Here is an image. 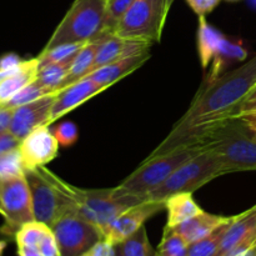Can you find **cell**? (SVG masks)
<instances>
[{"mask_svg":"<svg viewBox=\"0 0 256 256\" xmlns=\"http://www.w3.org/2000/svg\"><path fill=\"white\" fill-rule=\"evenodd\" d=\"M20 145V140L12 132H0V156L6 152L18 149Z\"/></svg>","mask_w":256,"mask_h":256,"instance_id":"38","label":"cell"},{"mask_svg":"<svg viewBox=\"0 0 256 256\" xmlns=\"http://www.w3.org/2000/svg\"><path fill=\"white\" fill-rule=\"evenodd\" d=\"M0 215H2V216L4 215V212H2V204H0Z\"/></svg>","mask_w":256,"mask_h":256,"instance_id":"45","label":"cell"},{"mask_svg":"<svg viewBox=\"0 0 256 256\" xmlns=\"http://www.w3.org/2000/svg\"><path fill=\"white\" fill-rule=\"evenodd\" d=\"M135 0H106L102 34H114L118 24Z\"/></svg>","mask_w":256,"mask_h":256,"instance_id":"29","label":"cell"},{"mask_svg":"<svg viewBox=\"0 0 256 256\" xmlns=\"http://www.w3.org/2000/svg\"><path fill=\"white\" fill-rule=\"evenodd\" d=\"M164 2V5H165V10L168 12V14H169V10L170 8H172V2H174V0H162Z\"/></svg>","mask_w":256,"mask_h":256,"instance_id":"43","label":"cell"},{"mask_svg":"<svg viewBox=\"0 0 256 256\" xmlns=\"http://www.w3.org/2000/svg\"><path fill=\"white\" fill-rule=\"evenodd\" d=\"M256 254V205L235 215L225 232L216 256H254Z\"/></svg>","mask_w":256,"mask_h":256,"instance_id":"11","label":"cell"},{"mask_svg":"<svg viewBox=\"0 0 256 256\" xmlns=\"http://www.w3.org/2000/svg\"><path fill=\"white\" fill-rule=\"evenodd\" d=\"M86 42H70V44L58 45V46L44 49L42 54L38 56L39 59V68L42 65L50 64V62H59L64 60L72 59L76 56L78 52Z\"/></svg>","mask_w":256,"mask_h":256,"instance_id":"30","label":"cell"},{"mask_svg":"<svg viewBox=\"0 0 256 256\" xmlns=\"http://www.w3.org/2000/svg\"><path fill=\"white\" fill-rule=\"evenodd\" d=\"M102 35L98 36V39L88 42L82 48V50L78 52L76 56L72 60V65H70L69 74H68L66 79L64 80V82H62V88H60L59 90L64 89V88L69 86V85L84 79V78H86L88 75L92 72V65H94L95 56H96V52L98 49H99ZM59 90H58V92H59Z\"/></svg>","mask_w":256,"mask_h":256,"instance_id":"21","label":"cell"},{"mask_svg":"<svg viewBox=\"0 0 256 256\" xmlns=\"http://www.w3.org/2000/svg\"><path fill=\"white\" fill-rule=\"evenodd\" d=\"M202 146L219 160L225 174L256 170V139L240 119H232L212 132Z\"/></svg>","mask_w":256,"mask_h":256,"instance_id":"2","label":"cell"},{"mask_svg":"<svg viewBox=\"0 0 256 256\" xmlns=\"http://www.w3.org/2000/svg\"><path fill=\"white\" fill-rule=\"evenodd\" d=\"M40 252L42 256H62L60 254L59 245H58L56 238H55L52 229H50L46 234L44 235V238L42 239V242L38 245Z\"/></svg>","mask_w":256,"mask_h":256,"instance_id":"35","label":"cell"},{"mask_svg":"<svg viewBox=\"0 0 256 256\" xmlns=\"http://www.w3.org/2000/svg\"><path fill=\"white\" fill-rule=\"evenodd\" d=\"M224 175L219 160L205 149L178 168L160 186L149 192L145 202H164L180 192H194L209 182Z\"/></svg>","mask_w":256,"mask_h":256,"instance_id":"6","label":"cell"},{"mask_svg":"<svg viewBox=\"0 0 256 256\" xmlns=\"http://www.w3.org/2000/svg\"><path fill=\"white\" fill-rule=\"evenodd\" d=\"M52 132H54V136L56 138L60 146L62 148L72 146L79 139V130H78V126L72 122H69V120L59 122V125L55 128Z\"/></svg>","mask_w":256,"mask_h":256,"instance_id":"33","label":"cell"},{"mask_svg":"<svg viewBox=\"0 0 256 256\" xmlns=\"http://www.w3.org/2000/svg\"><path fill=\"white\" fill-rule=\"evenodd\" d=\"M125 39L118 36L115 34H104L100 42L99 49L96 52L94 65H92V72L110 64L118 59H122V52H124Z\"/></svg>","mask_w":256,"mask_h":256,"instance_id":"24","label":"cell"},{"mask_svg":"<svg viewBox=\"0 0 256 256\" xmlns=\"http://www.w3.org/2000/svg\"><path fill=\"white\" fill-rule=\"evenodd\" d=\"M254 256H256V254H255V255H254Z\"/></svg>","mask_w":256,"mask_h":256,"instance_id":"49","label":"cell"},{"mask_svg":"<svg viewBox=\"0 0 256 256\" xmlns=\"http://www.w3.org/2000/svg\"><path fill=\"white\" fill-rule=\"evenodd\" d=\"M106 0H75L45 49L70 42H88L102 35Z\"/></svg>","mask_w":256,"mask_h":256,"instance_id":"5","label":"cell"},{"mask_svg":"<svg viewBox=\"0 0 256 256\" xmlns=\"http://www.w3.org/2000/svg\"><path fill=\"white\" fill-rule=\"evenodd\" d=\"M115 256H124L122 254V252H120L119 248H118V246H116V252H115Z\"/></svg>","mask_w":256,"mask_h":256,"instance_id":"44","label":"cell"},{"mask_svg":"<svg viewBox=\"0 0 256 256\" xmlns=\"http://www.w3.org/2000/svg\"><path fill=\"white\" fill-rule=\"evenodd\" d=\"M186 2L198 16H205L218 6L220 0H186Z\"/></svg>","mask_w":256,"mask_h":256,"instance_id":"37","label":"cell"},{"mask_svg":"<svg viewBox=\"0 0 256 256\" xmlns=\"http://www.w3.org/2000/svg\"><path fill=\"white\" fill-rule=\"evenodd\" d=\"M0 204L5 224L2 235L14 236L24 224L34 222L32 194L24 174L0 176Z\"/></svg>","mask_w":256,"mask_h":256,"instance_id":"9","label":"cell"},{"mask_svg":"<svg viewBox=\"0 0 256 256\" xmlns=\"http://www.w3.org/2000/svg\"><path fill=\"white\" fill-rule=\"evenodd\" d=\"M165 209L168 212L166 225L170 228L178 226L204 212L196 204L192 192H180L169 196L165 200Z\"/></svg>","mask_w":256,"mask_h":256,"instance_id":"20","label":"cell"},{"mask_svg":"<svg viewBox=\"0 0 256 256\" xmlns=\"http://www.w3.org/2000/svg\"><path fill=\"white\" fill-rule=\"evenodd\" d=\"M256 85V55L239 68L205 82L185 114L149 158L160 156L182 148L202 146L206 138L234 119L239 105Z\"/></svg>","mask_w":256,"mask_h":256,"instance_id":"1","label":"cell"},{"mask_svg":"<svg viewBox=\"0 0 256 256\" xmlns=\"http://www.w3.org/2000/svg\"><path fill=\"white\" fill-rule=\"evenodd\" d=\"M166 16L162 0H135L119 22L114 34L122 39L159 42Z\"/></svg>","mask_w":256,"mask_h":256,"instance_id":"8","label":"cell"},{"mask_svg":"<svg viewBox=\"0 0 256 256\" xmlns=\"http://www.w3.org/2000/svg\"><path fill=\"white\" fill-rule=\"evenodd\" d=\"M0 234H2V232H0Z\"/></svg>","mask_w":256,"mask_h":256,"instance_id":"48","label":"cell"},{"mask_svg":"<svg viewBox=\"0 0 256 256\" xmlns=\"http://www.w3.org/2000/svg\"><path fill=\"white\" fill-rule=\"evenodd\" d=\"M52 229L62 256H80L104 239L102 230L74 212L62 215Z\"/></svg>","mask_w":256,"mask_h":256,"instance_id":"10","label":"cell"},{"mask_svg":"<svg viewBox=\"0 0 256 256\" xmlns=\"http://www.w3.org/2000/svg\"><path fill=\"white\" fill-rule=\"evenodd\" d=\"M54 100L55 94H49L22 106L15 108L9 132L22 142L36 128L42 125L49 126Z\"/></svg>","mask_w":256,"mask_h":256,"instance_id":"14","label":"cell"},{"mask_svg":"<svg viewBox=\"0 0 256 256\" xmlns=\"http://www.w3.org/2000/svg\"><path fill=\"white\" fill-rule=\"evenodd\" d=\"M230 2H235V0H230Z\"/></svg>","mask_w":256,"mask_h":256,"instance_id":"47","label":"cell"},{"mask_svg":"<svg viewBox=\"0 0 256 256\" xmlns=\"http://www.w3.org/2000/svg\"><path fill=\"white\" fill-rule=\"evenodd\" d=\"M124 256H155V252L148 238L145 226L116 245Z\"/></svg>","mask_w":256,"mask_h":256,"instance_id":"27","label":"cell"},{"mask_svg":"<svg viewBox=\"0 0 256 256\" xmlns=\"http://www.w3.org/2000/svg\"><path fill=\"white\" fill-rule=\"evenodd\" d=\"M252 134H254V138L256 139V129L255 130H252Z\"/></svg>","mask_w":256,"mask_h":256,"instance_id":"46","label":"cell"},{"mask_svg":"<svg viewBox=\"0 0 256 256\" xmlns=\"http://www.w3.org/2000/svg\"><path fill=\"white\" fill-rule=\"evenodd\" d=\"M18 256H42L38 246H18Z\"/></svg>","mask_w":256,"mask_h":256,"instance_id":"40","label":"cell"},{"mask_svg":"<svg viewBox=\"0 0 256 256\" xmlns=\"http://www.w3.org/2000/svg\"><path fill=\"white\" fill-rule=\"evenodd\" d=\"M6 245H8L6 240L0 239V256H2V254H4V250L6 249Z\"/></svg>","mask_w":256,"mask_h":256,"instance_id":"42","label":"cell"},{"mask_svg":"<svg viewBox=\"0 0 256 256\" xmlns=\"http://www.w3.org/2000/svg\"><path fill=\"white\" fill-rule=\"evenodd\" d=\"M232 219H234V216H222V215H214L202 212L196 216L192 218V219L186 220L182 224L175 226V230L190 245L209 236L215 230L230 222Z\"/></svg>","mask_w":256,"mask_h":256,"instance_id":"16","label":"cell"},{"mask_svg":"<svg viewBox=\"0 0 256 256\" xmlns=\"http://www.w3.org/2000/svg\"><path fill=\"white\" fill-rule=\"evenodd\" d=\"M250 118H256V85L239 105L234 119H250Z\"/></svg>","mask_w":256,"mask_h":256,"instance_id":"34","label":"cell"},{"mask_svg":"<svg viewBox=\"0 0 256 256\" xmlns=\"http://www.w3.org/2000/svg\"><path fill=\"white\" fill-rule=\"evenodd\" d=\"M189 244L175 230V228L165 226L160 244L155 252V256H188Z\"/></svg>","mask_w":256,"mask_h":256,"instance_id":"25","label":"cell"},{"mask_svg":"<svg viewBox=\"0 0 256 256\" xmlns=\"http://www.w3.org/2000/svg\"><path fill=\"white\" fill-rule=\"evenodd\" d=\"M232 220L228 222V224L220 226L218 230H215L209 236L204 238V239L199 240V242H194V244H190L189 249H188V256H216L218 252H219L220 246H222L225 232L229 229Z\"/></svg>","mask_w":256,"mask_h":256,"instance_id":"26","label":"cell"},{"mask_svg":"<svg viewBox=\"0 0 256 256\" xmlns=\"http://www.w3.org/2000/svg\"><path fill=\"white\" fill-rule=\"evenodd\" d=\"M104 90H106V88L92 82L89 78H84V79L56 92L54 104L52 108L50 124L66 115L68 112L76 109L78 106L82 105L85 102L94 98L95 95L100 94Z\"/></svg>","mask_w":256,"mask_h":256,"instance_id":"15","label":"cell"},{"mask_svg":"<svg viewBox=\"0 0 256 256\" xmlns=\"http://www.w3.org/2000/svg\"><path fill=\"white\" fill-rule=\"evenodd\" d=\"M72 60H74V58L69 60H64V62H50V64L42 65L38 70V75L35 80L42 88H45L50 94H55L62 88L64 80L66 79Z\"/></svg>","mask_w":256,"mask_h":256,"instance_id":"23","label":"cell"},{"mask_svg":"<svg viewBox=\"0 0 256 256\" xmlns=\"http://www.w3.org/2000/svg\"><path fill=\"white\" fill-rule=\"evenodd\" d=\"M24 175L32 194V210L36 222L52 228L62 215L74 210L75 202L70 184L54 172L45 166H40L24 170Z\"/></svg>","mask_w":256,"mask_h":256,"instance_id":"3","label":"cell"},{"mask_svg":"<svg viewBox=\"0 0 256 256\" xmlns=\"http://www.w3.org/2000/svg\"><path fill=\"white\" fill-rule=\"evenodd\" d=\"M225 35L206 22L205 16H199V29H198V52L202 69H208L216 54Z\"/></svg>","mask_w":256,"mask_h":256,"instance_id":"22","label":"cell"},{"mask_svg":"<svg viewBox=\"0 0 256 256\" xmlns=\"http://www.w3.org/2000/svg\"><path fill=\"white\" fill-rule=\"evenodd\" d=\"M248 50L242 45V40H230L226 36L222 39L216 54L212 58L210 64L209 74H208L205 82H212L224 72H228V68L236 62H242L246 60Z\"/></svg>","mask_w":256,"mask_h":256,"instance_id":"18","label":"cell"},{"mask_svg":"<svg viewBox=\"0 0 256 256\" xmlns=\"http://www.w3.org/2000/svg\"><path fill=\"white\" fill-rule=\"evenodd\" d=\"M59 142L48 125L32 130L20 142L19 152L24 170L45 166L56 158Z\"/></svg>","mask_w":256,"mask_h":256,"instance_id":"13","label":"cell"},{"mask_svg":"<svg viewBox=\"0 0 256 256\" xmlns=\"http://www.w3.org/2000/svg\"><path fill=\"white\" fill-rule=\"evenodd\" d=\"M165 209L164 202H142L120 214L104 232V239L110 244L119 245L145 226V222Z\"/></svg>","mask_w":256,"mask_h":256,"instance_id":"12","label":"cell"},{"mask_svg":"<svg viewBox=\"0 0 256 256\" xmlns=\"http://www.w3.org/2000/svg\"><path fill=\"white\" fill-rule=\"evenodd\" d=\"M149 58V52H145V54L136 55V56L118 59L115 60V62H110V64L104 65V66L94 70V72H90L86 78H89L92 82H98L99 85H102V86L108 89V88L112 86V84L119 82L120 79H122V78H125L126 75H129L130 72L139 69Z\"/></svg>","mask_w":256,"mask_h":256,"instance_id":"17","label":"cell"},{"mask_svg":"<svg viewBox=\"0 0 256 256\" xmlns=\"http://www.w3.org/2000/svg\"><path fill=\"white\" fill-rule=\"evenodd\" d=\"M12 114H14V108H10L5 104H0V132H9Z\"/></svg>","mask_w":256,"mask_h":256,"instance_id":"39","label":"cell"},{"mask_svg":"<svg viewBox=\"0 0 256 256\" xmlns=\"http://www.w3.org/2000/svg\"><path fill=\"white\" fill-rule=\"evenodd\" d=\"M49 94L50 92H48L45 88H42L36 80H34V82H30L29 85H26L24 89H22L19 92H16L9 102H5V105H8V106L10 108H14L15 109V108L22 106V105L34 102V100H38L40 99V98Z\"/></svg>","mask_w":256,"mask_h":256,"instance_id":"31","label":"cell"},{"mask_svg":"<svg viewBox=\"0 0 256 256\" xmlns=\"http://www.w3.org/2000/svg\"><path fill=\"white\" fill-rule=\"evenodd\" d=\"M39 70V59L24 60L19 68L12 74L0 80V104L9 102L16 92L36 79Z\"/></svg>","mask_w":256,"mask_h":256,"instance_id":"19","label":"cell"},{"mask_svg":"<svg viewBox=\"0 0 256 256\" xmlns=\"http://www.w3.org/2000/svg\"><path fill=\"white\" fill-rule=\"evenodd\" d=\"M70 190L75 202L72 212L95 225L102 234L125 210L142 202L134 198L116 196L112 189H79L70 185Z\"/></svg>","mask_w":256,"mask_h":256,"instance_id":"7","label":"cell"},{"mask_svg":"<svg viewBox=\"0 0 256 256\" xmlns=\"http://www.w3.org/2000/svg\"><path fill=\"white\" fill-rule=\"evenodd\" d=\"M115 252L116 246L110 244L108 240L102 239L80 256H115Z\"/></svg>","mask_w":256,"mask_h":256,"instance_id":"36","label":"cell"},{"mask_svg":"<svg viewBox=\"0 0 256 256\" xmlns=\"http://www.w3.org/2000/svg\"><path fill=\"white\" fill-rule=\"evenodd\" d=\"M202 150L204 146L182 148L160 156L146 158L122 184L112 188V192L116 196H129L145 202L149 192L160 186L178 168L196 156Z\"/></svg>","mask_w":256,"mask_h":256,"instance_id":"4","label":"cell"},{"mask_svg":"<svg viewBox=\"0 0 256 256\" xmlns=\"http://www.w3.org/2000/svg\"><path fill=\"white\" fill-rule=\"evenodd\" d=\"M20 174H24V166H22V156L18 148L0 156V176Z\"/></svg>","mask_w":256,"mask_h":256,"instance_id":"32","label":"cell"},{"mask_svg":"<svg viewBox=\"0 0 256 256\" xmlns=\"http://www.w3.org/2000/svg\"><path fill=\"white\" fill-rule=\"evenodd\" d=\"M245 122V124L249 126L250 130H255L256 129V118H250V119H240Z\"/></svg>","mask_w":256,"mask_h":256,"instance_id":"41","label":"cell"},{"mask_svg":"<svg viewBox=\"0 0 256 256\" xmlns=\"http://www.w3.org/2000/svg\"><path fill=\"white\" fill-rule=\"evenodd\" d=\"M52 229L44 222H26L22 225L14 235L15 242L18 246H38L44 235Z\"/></svg>","mask_w":256,"mask_h":256,"instance_id":"28","label":"cell"}]
</instances>
